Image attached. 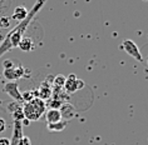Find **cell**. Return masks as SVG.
<instances>
[{"label": "cell", "mask_w": 148, "mask_h": 145, "mask_svg": "<svg viewBox=\"0 0 148 145\" xmlns=\"http://www.w3.org/2000/svg\"><path fill=\"white\" fill-rule=\"evenodd\" d=\"M5 129H6V123H5V120L3 118H0V134L4 133Z\"/></svg>", "instance_id": "cell-14"}, {"label": "cell", "mask_w": 148, "mask_h": 145, "mask_svg": "<svg viewBox=\"0 0 148 145\" xmlns=\"http://www.w3.org/2000/svg\"><path fill=\"white\" fill-rule=\"evenodd\" d=\"M64 88L66 93H74L78 90V79H77V76L74 74H70L68 78H65Z\"/></svg>", "instance_id": "cell-8"}, {"label": "cell", "mask_w": 148, "mask_h": 145, "mask_svg": "<svg viewBox=\"0 0 148 145\" xmlns=\"http://www.w3.org/2000/svg\"><path fill=\"white\" fill-rule=\"evenodd\" d=\"M23 136V123L19 120H14V130L12 140H10V145H20V140Z\"/></svg>", "instance_id": "cell-6"}, {"label": "cell", "mask_w": 148, "mask_h": 145, "mask_svg": "<svg viewBox=\"0 0 148 145\" xmlns=\"http://www.w3.org/2000/svg\"><path fill=\"white\" fill-rule=\"evenodd\" d=\"M0 145H10V139H8V138H0Z\"/></svg>", "instance_id": "cell-16"}, {"label": "cell", "mask_w": 148, "mask_h": 145, "mask_svg": "<svg viewBox=\"0 0 148 145\" xmlns=\"http://www.w3.org/2000/svg\"><path fill=\"white\" fill-rule=\"evenodd\" d=\"M66 126V121H58L54 123V124H48V129L51 130V131H62Z\"/></svg>", "instance_id": "cell-12"}, {"label": "cell", "mask_w": 148, "mask_h": 145, "mask_svg": "<svg viewBox=\"0 0 148 145\" xmlns=\"http://www.w3.org/2000/svg\"><path fill=\"white\" fill-rule=\"evenodd\" d=\"M64 83H65V76L64 75H57L54 78V85L58 88L60 86H64Z\"/></svg>", "instance_id": "cell-13"}, {"label": "cell", "mask_w": 148, "mask_h": 145, "mask_svg": "<svg viewBox=\"0 0 148 145\" xmlns=\"http://www.w3.org/2000/svg\"><path fill=\"white\" fill-rule=\"evenodd\" d=\"M20 145H32V141L28 136H23L20 140Z\"/></svg>", "instance_id": "cell-15"}, {"label": "cell", "mask_w": 148, "mask_h": 145, "mask_svg": "<svg viewBox=\"0 0 148 145\" xmlns=\"http://www.w3.org/2000/svg\"><path fill=\"white\" fill-rule=\"evenodd\" d=\"M45 1L47 0H36L34 6H33L30 9V12L28 13L27 18H25L23 21L18 23L16 27L14 29H12V31H9V34L5 36V39L3 40L1 44H0V57H3L5 53H8V51L14 49V48H18L20 40L23 39L25 31H27L29 24H30V21L33 20V18L38 14V12H40V9L44 6Z\"/></svg>", "instance_id": "cell-1"}, {"label": "cell", "mask_w": 148, "mask_h": 145, "mask_svg": "<svg viewBox=\"0 0 148 145\" xmlns=\"http://www.w3.org/2000/svg\"><path fill=\"white\" fill-rule=\"evenodd\" d=\"M18 48H20V50L25 51V53H29V51H32L33 49H34V43H33V40L30 38L23 36V39L20 40Z\"/></svg>", "instance_id": "cell-11"}, {"label": "cell", "mask_w": 148, "mask_h": 145, "mask_svg": "<svg viewBox=\"0 0 148 145\" xmlns=\"http://www.w3.org/2000/svg\"><path fill=\"white\" fill-rule=\"evenodd\" d=\"M28 13L29 12L24 8V6H18V8H15V10H14L12 18H13L14 20H16L18 23H20V21H23L25 18H27Z\"/></svg>", "instance_id": "cell-10"}, {"label": "cell", "mask_w": 148, "mask_h": 145, "mask_svg": "<svg viewBox=\"0 0 148 145\" xmlns=\"http://www.w3.org/2000/svg\"><path fill=\"white\" fill-rule=\"evenodd\" d=\"M4 76L9 81H15L24 76V68L21 65L12 66L9 69H4Z\"/></svg>", "instance_id": "cell-5"}, {"label": "cell", "mask_w": 148, "mask_h": 145, "mask_svg": "<svg viewBox=\"0 0 148 145\" xmlns=\"http://www.w3.org/2000/svg\"><path fill=\"white\" fill-rule=\"evenodd\" d=\"M4 91L8 94L10 98H13L16 103H23V98H21V93L19 90L16 81H8L4 86Z\"/></svg>", "instance_id": "cell-4"}, {"label": "cell", "mask_w": 148, "mask_h": 145, "mask_svg": "<svg viewBox=\"0 0 148 145\" xmlns=\"http://www.w3.org/2000/svg\"><path fill=\"white\" fill-rule=\"evenodd\" d=\"M12 66H14L12 60H5L4 61V69H9V68H12Z\"/></svg>", "instance_id": "cell-17"}, {"label": "cell", "mask_w": 148, "mask_h": 145, "mask_svg": "<svg viewBox=\"0 0 148 145\" xmlns=\"http://www.w3.org/2000/svg\"><path fill=\"white\" fill-rule=\"evenodd\" d=\"M45 119L48 124H54V123H58L62 120V114L60 110L57 109V108H51L45 113Z\"/></svg>", "instance_id": "cell-7"}, {"label": "cell", "mask_w": 148, "mask_h": 145, "mask_svg": "<svg viewBox=\"0 0 148 145\" xmlns=\"http://www.w3.org/2000/svg\"><path fill=\"white\" fill-rule=\"evenodd\" d=\"M45 101L42 100L38 96H35L34 99H32L30 101L25 103L23 109V114L24 118L29 121H36L43 116L44 111H45Z\"/></svg>", "instance_id": "cell-2"}, {"label": "cell", "mask_w": 148, "mask_h": 145, "mask_svg": "<svg viewBox=\"0 0 148 145\" xmlns=\"http://www.w3.org/2000/svg\"><path fill=\"white\" fill-rule=\"evenodd\" d=\"M38 98H40L42 100H47V99H49L50 98V95H51V88L48 85L47 81H44V83L42 84V86L39 88V90L38 93L35 94Z\"/></svg>", "instance_id": "cell-9"}, {"label": "cell", "mask_w": 148, "mask_h": 145, "mask_svg": "<svg viewBox=\"0 0 148 145\" xmlns=\"http://www.w3.org/2000/svg\"><path fill=\"white\" fill-rule=\"evenodd\" d=\"M121 48H122V49H124V51L129 55V57H132L133 59H136L137 61L143 63V57H142V54H140L139 48L137 46V44L134 42H132L131 39L123 40V43H122V46Z\"/></svg>", "instance_id": "cell-3"}]
</instances>
